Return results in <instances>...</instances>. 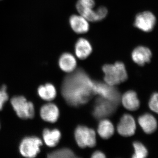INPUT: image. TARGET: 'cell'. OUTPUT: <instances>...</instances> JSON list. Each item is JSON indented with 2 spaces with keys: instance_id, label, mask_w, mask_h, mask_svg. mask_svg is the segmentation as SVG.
<instances>
[{
  "instance_id": "5bb4252c",
  "label": "cell",
  "mask_w": 158,
  "mask_h": 158,
  "mask_svg": "<svg viewBox=\"0 0 158 158\" xmlns=\"http://www.w3.org/2000/svg\"><path fill=\"white\" fill-rule=\"evenodd\" d=\"M138 123L144 131L147 134H152L156 130L157 123L152 115L146 113L139 117Z\"/></svg>"
},
{
  "instance_id": "2e32d148",
  "label": "cell",
  "mask_w": 158,
  "mask_h": 158,
  "mask_svg": "<svg viewBox=\"0 0 158 158\" xmlns=\"http://www.w3.org/2000/svg\"><path fill=\"white\" fill-rule=\"evenodd\" d=\"M122 102L125 108L130 111H135L140 106V102L135 91L126 92L122 98Z\"/></svg>"
},
{
  "instance_id": "44dd1931",
  "label": "cell",
  "mask_w": 158,
  "mask_h": 158,
  "mask_svg": "<svg viewBox=\"0 0 158 158\" xmlns=\"http://www.w3.org/2000/svg\"><path fill=\"white\" fill-rule=\"evenodd\" d=\"M95 5L94 0H78L76 8L81 15L85 11L94 9Z\"/></svg>"
},
{
  "instance_id": "3957f363",
  "label": "cell",
  "mask_w": 158,
  "mask_h": 158,
  "mask_svg": "<svg viewBox=\"0 0 158 158\" xmlns=\"http://www.w3.org/2000/svg\"><path fill=\"white\" fill-rule=\"evenodd\" d=\"M11 104L17 116L23 119L32 118L34 116V105L28 102L23 96H15L11 98Z\"/></svg>"
},
{
  "instance_id": "7c38bea8",
  "label": "cell",
  "mask_w": 158,
  "mask_h": 158,
  "mask_svg": "<svg viewBox=\"0 0 158 158\" xmlns=\"http://www.w3.org/2000/svg\"><path fill=\"white\" fill-rule=\"evenodd\" d=\"M40 115L44 120L53 123L56 122L59 118V109L57 106L54 104H47L44 105L41 107Z\"/></svg>"
},
{
  "instance_id": "6da1fadb",
  "label": "cell",
  "mask_w": 158,
  "mask_h": 158,
  "mask_svg": "<svg viewBox=\"0 0 158 158\" xmlns=\"http://www.w3.org/2000/svg\"><path fill=\"white\" fill-rule=\"evenodd\" d=\"M62 92L69 104L77 106L87 103L95 94L94 82L84 70L78 69L65 77Z\"/></svg>"
},
{
  "instance_id": "484cf974",
  "label": "cell",
  "mask_w": 158,
  "mask_h": 158,
  "mask_svg": "<svg viewBox=\"0 0 158 158\" xmlns=\"http://www.w3.org/2000/svg\"><path fill=\"white\" fill-rule=\"evenodd\" d=\"M91 157L94 158H104L106 156L102 152L100 151H96L94 153Z\"/></svg>"
},
{
  "instance_id": "603a6c76",
  "label": "cell",
  "mask_w": 158,
  "mask_h": 158,
  "mask_svg": "<svg viewBox=\"0 0 158 158\" xmlns=\"http://www.w3.org/2000/svg\"><path fill=\"white\" fill-rule=\"evenodd\" d=\"M48 157L51 158H74V154L70 150L64 148L58 150L48 155Z\"/></svg>"
},
{
  "instance_id": "30bf717a",
  "label": "cell",
  "mask_w": 158,
  "mask_h": 158,
  "mask_svg": "<svg viewBox=\"0 0 158 158\" xmlns=\"http://www.w3.org/2000/svg\"><path fill=\"white\" fill-rule=\"evenodd\" d=\"M132 58L138 65L143 66L150 61L152 52L149 48L144 46H138L133 50Z\"/></svg>"
},
{
  "instance_id": "9c48e42d",
  "label": "cell",
  "mask_w": 158,
  "mask_h": 158,
  "mask_svg": "<svg viewBox=\"0 0 158 158\" xmlns=\"http://www.w3.org/2000/svg\"><path fill=\"white\" fill-rule=\"evenodd\" d=\"M134 118L129 114L123 115L117 126V131L122 136L129 137L134 135L136 130Z\"/></svg>"
},
{
  "instance_id": "8992f818",
  "label": "cell",
  "mask_w": 158,
  "mask_h": 158,
  "mask_svg": "<svg viewBox=\"0 0 158 158\" xmlns=\"http://www.w3.org/2000/svg\"><path fill=\"white\" fill-rule=\"evenodd\" d=\"M95 94H97L106 99L117 105L120 99V95L118 90L111 86L100 82H94Z\"/></svg>"
},
{
  "instance_id": "4316f807",
  "label": "cell",
  "mask_w": 158,
  "mask_h": 158,
  "mask_svg": "<svg viewBox=\"0 0 158 158\" xmlns=\"http://www.w3.org/2000/svg\"><path fill=\"white\" fill-rule=\"evenodd\" d=\"M0 1H1V0H0Z\"/></svg>"
},
{
  "instance_id": "d6986e66",
  "label": "cell",
  "mask_w": 158,
  "mask_h": 158,
  "mask_svg": "<svg viewBox=\"0 0 158 158\" xmlns=\"http://www.w3.org/2000/svg\"><path fill=\"white\" fill-rule=\"evenodd\" d=\"M98 132L102 138L108 139L114 134V127L111 122L107 119H104L100 122Z\"/></svg>"
},
{
  "instance_id": "52a82bcc",
  "label": "cell",
  "mask_w": 158,
  "mask_h": 158,
  "mask_svg": "<svg viewBox=\"0 0 158 158\" xmlns=\"http://www.w3.org/2000/svg\"><path fill=\"white\" fill-rule=\"evenodd\" d=\"M156 22L155 15L152 12L146 11L136 15L134 25L141 31L149 32L154 28Z\"/></svg>"
},
{
  "instance_id": "ac0fdd59",
  "label": "cell",
  "mask_w": 158,
  "mask_h": 158,
  "mask_svg": "<svg viewBox=\"0 0 158 158\" xmlns=\"http://www.w3.org/2000/svg\"><path fill=\"white\" fill-rule=\"evenodd\" d=\"M43 136L44 142L48 146L55 147L59 142L61 138V133L57 129L50 130L45 129L43 132Z\"/></svg>"
},
{
  "instance_id": "ffe728a7",
  "label": "cell",
  "mask_w": 158,
  "mask_h": 158,
  "mask_svg": "<svg viewBox=\"0 0 158 158\" xmlns=\"http://www.w3.org/2000/svg\"><path fill=\"white\" fill-rule=\"evenodd\" d=\"M38 93L40 97L46 101L52 100L56 95V90L52 84H47L43 86H40L38 89Z\"/></svg>"
},
{
  "instance_id": "7a4b0ae2",
  "label": "cell",
  "mask_w": 158,
  "mask_h": 158,
  "mask_svg": "<svg viewBox=\"0 0 158 158\" xmlns=\"http://www.w3.org/2000/svg\"><path fill=\"white\" fill-rule=\"evenodd\" d=\"M102 70L105 82L111 86L119 85L127 80V72L123 62H117L113 65L106 64L103 66Z\"/></svg>"
},
{
  "instance_id": "d4e9b609",
  "label": "cell",
  "mask_w": 158,
  "mask_h": 158,
  "mask_svg": "<svg viewBox=\"0 0 158 158\" xmlns=\"http://www.w3.org/2000/svg\"><path fill=\"white\" fill-rule=\"evenodd\" d=\"M6 90L7 87L5 85H3L0 89V110H2L3 105L9 98Z\"/></svg>"
},
{
  "instance_id": "cb8c5ba5",
  "label": "cell",
  "mask_w": 158,
  "mask_h": 158,
  "mask_svg": "<svg viewBox=\"0 0 158 158\" xmlns=\"http://www.w3.org/2000/svg\"><path fill=\"white\" fill-rule=\"evenodd\" d=\"M149 107L151 110L158 114V93H154L149 102Z\"/></svg>"
},
{
  "instance_id": "e0dca14e",
  "label": "cell",
  "mask_w": 158,
  "mask_h": 158,
  "mask_svg": "<svg viewBox=\"0 0 158 158\" xmlns=\"http://www.w3.org/2000/svg\"><path fill=\"white\" fill-rule=\"evenodd\" d=\"M108 14V10L104 6L98 7L96 10L91 9L84 12L81 15L86 19L92 22L100 21L106 17Z\"/></svg>"
},
{
  "instance_id": "277c9868",
  "label": "cell",
  "mask_w": 158,
  "mask_h": 158,
  "mask_svg": "<svg viewBox=\"0 0 158 158\" xmlns=\"http://www.w3.org/2000/svg\"><path fill=\"white\" fill-rule=\"evenodd\" d=\"M76 140L79 147L92 148L96 144V134L93 129L85 126H79L75 132Z\"/></svg>"
},
{
  "instance_id": "7402d4cb",
  "label": "cell",
  "mask_w": 158,
  "mask_h": 158,
  "mask_svg": "<svg viewBox=\"0 0 158 158\" xmlns=\"http://www.w3.org/2000/svg\"><path fill=\"white\" fill-rule=\"evenodd\" d=\"M135 148V153L132 157L134 158H144L148 156V151L146 148L144 147L140 142L138 141L135 142L133 144Z\"/></svg>"
},
{
  "instance_id": "8fae6325",
  "label": "cell",
  "mask_w": 158,
  "mask_h": 158,
  "mask_svg": "<svg viewBox=\"0 0 158 158\" xmlns=\"http://www.w3.org/2000/svg\"><path fill=\"white\" fill-rule=\"evenodd\" d=\"M69 22L71 28L77 34H85L89 31L88 20L82 15H72L69 18Z\"/></svg>"
},
{
  "instance_id": "4fadbf2b",
  "label": "cell",
  "mask_w": 158,
  "mask_h": 158,
  "mask_svg": "<svg viewBox=\"0 0 158 158\" xmlns=\"http://www.w3.org/2000/svg\"><path fill=\"white\" fill-rule=\"evenodd\" d=\"M92 51V46L88 40L81 38L77 40L75 45V52L79 59H86L90 56Z\"/></svg>"
},
{
  "instance_id": "5b68a950",
  "label": "cell",
  "mask_w": 158,
  "mask_h": 158,
  "mask_svg": "<svg viewBox=\"0 0 158 158\" xmlns=\"http://www.w3.org/2000/svg\"><path fill=\"white\" fill-rule=\"evenodd\" d=\"M42 145V141L39 138L27 137L23 139L20 144V152L25 157L34 158L40 152V146Z\"/></svg>"
},
{
  "instance_id": "ba28073f",
  "label": "cell",
  "mask_w": 158,
  "mask_h": 158,
  "mask_svg": "<svg viewBox=\"0 0 158 158\" xmlns=\"http://www.w3.org/2000/svg\"><path fill=\"white\" fill-rule=\"evenodd\" d=\"M116 105L112 102L101 98L97 100L93 114L98 118H104L112 114L116 109Z\"/></svg>"
},
{
  "instance_id": "9a60e30c",
  "label": "cell",
  "mask_w": 158,
  "mask_h": 158,
  "mask_svg": "<svg viewBox=\"0 0 158 158\" xmlns=\"http://www.w3.org/2000/svg\"><path fill=\"white\" fill-rule=\"evenodd\" d=\"M59 67L63 71L71 73L76 68V59L72 54L64 53L59 58Z\"/></svg>"
}]
</instances>
